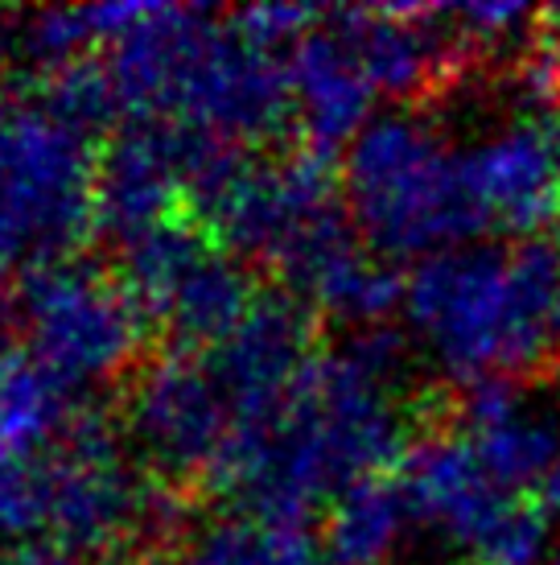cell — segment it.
<instances>
[{
  "mask_svg": "<svg viewBox=\"0 0 560 565\" xmlns=\"http://www.w3.org/2000/svg\"><path fill=\"white\" fill-rule=\"evenodd\" d=\"M116 565H161L157 557H125V562H116Z\"/></svg>",
  "mask_w": 560,
  "mask_h": 565,
  "instance_id": "cell-22",
  "label": "cell"
},
{
  "mask_svg": "<svg viewBox=\"0 0 560 565\" xmlns=\"http://www.w3.org/2000/svg\"><path fill=\"white\" fill-rule=\"evenodd\" d=\"M251 301V273L239 265V256L215 248L182 277L157 322L170 334L173 351H218L248 318Z\"/></svg>",
  "mask_w": 560,
  "mask_h": 565,
  "instance_id": "cell-15",
  "label": "cell"
},
{
  "mask_svg": "<svg viewBox=\"0 0 560 565\" xmlns=\"http://www.w3.org/2000/svg\"><path fill=\"white\" fill-rule=\"evenodd\" d=\"M466 178L486 227L545 239L560 223V145L545 116H519L466 149Z\"/></svg>",
  "mask_w": 560,
  "mask_h": 565,
  "instance_id": "cell-11",
  "label": "cell"
},
{
  "mask_svg": "<svg viewBox=\"0 0 560 565\" xmlns=\"http://www.w3.org/2000/svg\"><path fill=\"white\" fill-rule=\"evenodd\" d=\"M470 450L478 455L498 487L519 500L560 516V417L528 405L515 384H478L466 388L457 425Z\"/></svg>",
  "mask_w": 560,
  "mask_h": 565,
  "instance_id": "cell-12",
  "label": "cell"
},
{
  "mask_svg": "<svg viewBox=\"0 0 560 565\" xmlns=\"http://www.w3.org/2000/svg\"><path fill=\"white\" fill-rule=\"evenodd\" d=\"M13 327L30 351L71 388L120 376L137 360L144 322L128 285L87 260H58L21 273L9 289Z\"/></svg>",
  "mask_w": 560,
  "mask_h": 565,
  "instance_id": "cell-6",
  "label": "cell"
},
{
  "mask_svg": "<svg viewBox=\"0 0 560 565\" xmlns=\"http://www.w3.org/2000/svg\"><path fill=\"white\" fill-rule=\"evenodd\" d=\"M128 441L165 483H211L235 434L227 393L211 363L186 351L144 363L128 388Z\"/></svg>",
  "mask_w": 560,
  "mask_h": 565,
  "instance_id": "cell-7",
  "label": "cell"
},
{
  "mask_svg": "<svg viewBox=\"0 0 560 565\" xmlns=\"http://www.w3.org/2000/svg\"><path fill=\"white\" fill-rule=\"evenodd\" d=\"M412 516L474 565H548L552 516L495 483L457 429L424 434L400 458Z\"/></svg>",
  "mask_w": 560,
  "mask_h": 565,
  "instance_id": "cell-5",
  "label": "cell"
},
{
  "mask_svg": "<svg viewBox=\"0 0 560 565\" xmlns=\"http://www.w3.org/2000/svg\"><path fill=\"white\" fill-rule=\"evenodd\" d=\"M313 310L289 289L256 294L248 318L227 343L211 351V372L227 393L231 441L265 438L280 422L293 388L313 363Z\"/></svg>",
  "mask_w": 560,
  "mask_h": 565,
  "instance_id": "cell-9",
  "label": "cell"
},
{
  "mask_svg": "<svg viewBox=\"0 0 560 565\" xmlns=\"http://www.w3.org/2000/svg\"><path fill=\"white\" fill-rule=\"evenodd\" d=\"M548 17H552V25H557L552 33H557V42H560V17H557V13H548Z\"/></svg>",
  "mask_w": 560,
  "mask_h": 565,
  "instance_id": "cell-23",
  "label": "cell"
},
{
  "mask_svg": "<svg viewBox=\"0 0 560 565\" xmlns=\"http://www.w3.org/2000/svg\"><path fill=\"white\" fill-rule=\"evenodd\" d=\"M334 30L355 50L375 95L412 99L441 87L470 54L453 30L450 9L433 4H384V9H343Z\"/></svg>",
  "mask_w": 560,
  "mask_h": 565,
  "instance_id": "cell-13",
  "label": "cell"
},
{
  "mask_svg": "<svg viewBox=\"0 0 560 565\" xmlns=\"http://www.w3.org/2000/svg\"><path fill=\"white\" fill-rule=\"evenodd\" d=\"M37 108L50 111L58 125L75 128L78 137L91 141L99 128H108L116 120V111L125 108V104H120V92H116L108 63L78 58V63L58 66V71H50L46 79H42Z\"/></svg>",
  "mask_w": 560,
  "mask_h": 565,
  "instance_id": "cell-18",
  "label": "cell"
},
{
  "mask_svg": "<svg viewBox=\"0 0 560 565\" xmlns=\"http://www.w3.org/2000/svg\"><path fill=\"white\" fill-rule=\"evenodd\" d=\"M293 111L305 153L334 161L363 137L375 116V87L338 30H313L293 46Z\"/></svg>",
  "mask_w": 560,
  "mask_h": 565,
  "instance_id": "cell-14",
  "label": "cell"
},
{
  "mask_svg": "<svg viewBox=\"0 0 560 565\" xmlns=\"http://www.w3.org/2000/svg\"><path fill=\"white\" fill-rule=\"evenodd\" d=\"M557 550H560V545H557Z\"/></svg>",
  "mask_w": 560,
  "mask_h": 565,
  "instance_id": "cell-25",
  "label": "cell"
},
{
  "mask_svg": "<svg viewBox=\"0 0 560 565\" xmlns=\"http://www.w3.org/2000/svg\"><path fill=\"white\" fill-rule=\"evenodd\" d=\"M557 145H560V125H557Z\"/></svg>",
  "mask_w": 560,
  "mask_h": 565,
  "instance_id": "cell-24",
  "label": "cell"
},
{
  "mask_svg": "<svg viewBox=\"0 0 560 565\" xmlns=\"http://www.w3.org/2000/svg\"><path fill=\"white\" fill-rule=\"evenodd\" d=\"M453 30L462 33V42L474 50H503V46H524V38L536 33L540 17L528 4H515V0H478V4H462L450 9Z\"/></svg>",
  "mask_w": 560,
  "mask_h": 565,
  "instance_id": "cell-19",
  "label": "cell"
},
{
  "mask_svg": "<svg viewBox=\"0 0 560 565\" xmlns=\"http://www.w3.org/2000/svg\"><path fill=\"white\" fill-rule=\"evenodd\" d=\"M338 186L330 161L313 153L248 161L231 186L206 206L198 223L223 252L277 268L317 223L338 215Z\"/></svg>",
  "mask_w": 560,
  "mask_h": 565,
  "instance_id": "cell-8",
  "label": "cell"
},
{
  "mask_svg": "<svg viewBox=\"0 0 560 565\" xmlns=\"http://www.w3.org/2000/svg\"><path fill=\"white\" fill-rule=\"evenodd\" d=\"M99 158L50 111L0 99V273L71 260L95 232Z\"/></svg>",
  "mask_w": 560,
  "mask_h": 565,
  "instance_id": "cell-4",
  "label": "cell"
},
{
  "mask_svg": "<svg viewBox=\"0 0 560 565\" xmlns=\"http://www.w3.org/2000/svg\"><path fill=\"white\" fill-rule=\"evenodd\" d=\"M177 565H317L310 529H277L260 520H223L190 541Z\"/></svg>",
  "mask_w": 560,
  "mask_h": 565,
  "instance_id": "cell-17",
  "label": "cell"
},
{
  "mask_svg": "<svg viewBox=\"0 0 560 565\" xmlns=\"http://www.w3.org/2000/svg\"><path fill=\"white\" fill-rule=\"evenodd\" d=\"M21 21H25V13L0 9V63L21 58Z\"/></svg>",
  "mask_w": 560,
  "mask_h": 565,
  "instance_id": "cell-21",
  "label": "cell"
},
{
  "mask_svg": "<svg viewBox=\"0 0 560 565\" xmlns=\"http://www.w3.org/2000/svg\"><path fill=\"white\" fill-rule=\"evenodd\" d=\"M317 17H322L317 9H297V4H251V9L227 13V21H231L248 42L280 54V46H289V42L297 46L305 33H313L310 25Z\"/></svg>",
  "mask_w": 560,
  "mask_h": 565,
  "instance_id": "cell-20",
  "label": "cell"
},
{
  "mask_svg": "<svg viewBox=\"0 0 560 565\" xmlns=\"http://www.w3.org/2000/svg\"><path fill=\"white\" fill-rule=\"evenodd\" d=\"M412 503L400 479L371 475L363 483L346 487L330 503L326 545L334 565H388L412 533Z\"/></svg>",
  "mask_w": 560,
  "mask_h": 565,
  "instance_id": "cell-16",
  "label": "cell"
},
{
  "mask_svg": "<svg viewBox=\"0 0 560 565\" xmlns=\"http://www.w3.org/2000/svg\"><path fill=\"white\" fill-rule=\"evenodd\" d=\"M400 372L405 339L388 327L355 330L334 351H317L265 438L227 441L211 487L235 495L260 524L305 529L317 503H334L405 458Z\"/></svg>",
  "mask_w": 560,
  "mask_h": 565,
  "instance_id": "cell-1",
  "label": "cell"
},
{
  "mask_svg": "<svg viewBox=\"0 0 560 565\" xmlns=\"http://www.w3.org/2000/svg\"><path fill=\"white\" fill-rule=\"evenodd\" d=\"M405 318L462 388L515 384L560 351V244H466L408 273Z\"/></svg>",
  "mask_w": 560,
  "mask_h": 565,
  "instance_id": "cell-2",
  "label": "cell"
},
{
  "mask_svg": "<svg viewBox=\"0 0 560 565\" xmlns=\"http://www.w3.org/2000/svg\"><path fill=\"white\" fill-rule=\"evenodd\" d=\"M346 211L384 260H429L478 244L486 215L466 178V149L420 116L388 111L363 128L343 166Z\"/></svg>",
  "mask_w": 560,
  "mask_h": 565,
  "instance_id": "cell-3",
  "label": "cell"
},
{
  "mask_svg": "<svg viewBox=\"0 0 560 565\" xmlns=\"http://www.w3.org/2000/svg\"><path fill=\"white\" fill-rule=\"evenodd\" d=\"M182 215H194V211H190L186 178H182L177 125L137 120L111 132V141L99 153L95 232L120 252L132 239L149 236L153 227Z\"/></svg>",
  "mask_w": 560,
  "mask_h": 565,
  "instance_id": "cell-10",
  "label": "cell"
}]
</instances>
